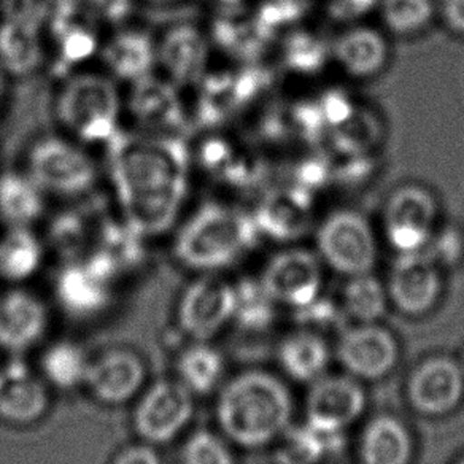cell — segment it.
<instances>
[{
    "mask_svg": "<svg viewBox=\"0 0 464 464\" xmlns=\"http://www.w3.org/2000/svg\"><path fill=\"white\" fill-rule=\"evenodd\" d=\"M45 259L44 242L27 226H8L0 236V280L21 286L39 274Z\"/></svg>",
    "mask_w": 464,
    "mask_h": 464,
    "instance_id": "cell-26",
    "label": "cell"
},
{
    "mask_svg": "<svg viewBox=\"0 0 464 464\" xmlns=\"http://www.w3.org/2000/svg\"><path fill=\"white\" fill-rule=\"evenodd\" d=\"M439 204L425 187L404 185L392 193L383 210V232L398 255L420 253L438 229Z\"/></svg>",
    "mask_w": 464,
    "mask_h": 464,
    "instance_id": "cell-10",
    "label": "cell"
},
{
    "mask_svg": "<svg viewBox=\"0 0 464 464\" xmlns=\"http://www.w3.org/2000/svg\"><path fill=\"white\" fill-rule=\"evenodd\" d=\"M459 364H461V368H463V371H464V352H463V355H461V360H459Z\"/></svg>",
    "mask_w": 464,
    "mask_h": 464,
    "instance_id": "cell-46",
    "label": "cell"
},
{
    "mask_svg": "<svg viewBox=\"0 0 464 464\" xmlns=\"http://www.w3.org/2000/svg\"><path fill=\"white\" fill-rule=\"evenodd\" d=\"M45 191L27 174H0V219L31 227L45 213Z\"/></svg>",
    "mask_w": 464,
    "mask_h": 464,
    "instance_id": "cell-29",
    "label": "cell"
},
{
    "mask_svg": "<svg viewBox=\"0 0 464 464\" xmlns=\"http://www.w3.org/2000/svg\"><path fill=\"white\" fill-rule=\"evenodd\" d=\"M150 4H158V5H166V4H175V2H180V0H147Z\"/></svg>",
    "mask_w": 464,
    "mask_h": 464,
    "instance_id": "cell-45",
    "label": "cell"
},
{
    "mask_svg": "<svg viewBox=\"0 0 464 464\" xmlns=\"http://www.w3.org/2000/svg\"><path fill=\"white\" fill-rule=\"evenodd\" d=\"M464 396V371L449 356H432L413 371L407 398L413 411L440 417L455 411Z\"/></svg>",
    "mask_w": 464,
    "mask_h": 464,
    "instance_id": "cell-19",
    "label": "cell"
},
{
    "mask_svg": "<svg viewBox=\"0 0 464 464\" xmlns=\"http://www.w3.org/2000/svg\"><path fill=\"white\" fill-rule=\"evenodd\" d=\"M52 328V312L45 301L23 286H10L0 295V350L23 356L44 343Z\"/></svg>",
    "mask_w": 464,
    "mask_h": 464,
    "instance_id": "cell-14",
    "label": "cell"
},
{
    "mask_svg": "<svg viewBox=\"0 0 464 464\" xmlns=\"http://www.w3.org/2000/svg\"><path fill=\"white\" fill-rule=\"evenodd\" d=\"M175 318L188 341H212L234 318V284L219 274H199L181 291Z\"/></svg>",
    "mask_w": 464,
    "mask_h": 464,
    "instance_id": "cell-9",
    "label": "cell"
},
{
    "mask_svg": "<svg viewBox=\"0 0 464 464\" xmlns=\"http://www.w3.org/2000/svg\"><path fill=\"white\" fill-rule=\"evenodd\" d=\"M120 272L102 253L90 250L69 259L54 278V297L61 310L73 320L103 315L115 297Z\"/></svg>",
    "mask_w": 464,
    "mask_h": 464,
    "instance_id": "cell-6",
    "label": "cell"
},
{
    "mask_svg": "<svg viewBox=\"0 0 464 464\" xmlns=\"http://www.w3.org/2000/svg\"><path fill=\"white\" fill-rule=\"evenodd\" d=\"M375 0H337L341 14H362L364 10H368Z\"/></svg>",
    "mask_w": 464,
    "mask_h": 464,
    "instance_id": "cell-43",
    "label": "cell"
},
{
    "mask_svg": "<svg viewBox=\"0 0 464 464\" xmlns=\"http://www.w3.org/2000/svg\"><path fill=\"white\" fill-rule=\"evenodd\" d=\"M91 356L82 343L72 339L48 342L39 358V374L48 387L58 392L84 388Z\"/></svg>",
    "mask_w": 464,
    "mask_h": 464,
    "instance_id": "cell-28",
    "label": "cell"
},
{
    "mask_svg": "<svg viewBox=\"0 0 464 464\" xmlns=\"http://www.w3.org/2000/svg\"><path fill=\"white\" fill-rule=\"evenodd\" d=\"M278 304L267 293L259 278H242L234 284V318L232 323L248 333L271 328L277 318Z\"/></svg>",
    "mask_w": 464,
    "mask_h": 464,
    "instance_id": "cell-32",
    "label": "cell"
},
{
    "mask_svg": "<svg viewBox=\"0 0 464 464\" xmlns=\"http://www.w3.org/2000/svg\"><path fill=\"white\" fill-rule=\"evenodd\" d=\"M91 223L82 212L59 213L52 225L53 246L69 259L80 258L90 236ZM86 253V252H84Z\"/></svg>",
    "mask_w": 464,
    "mask_h": 464,
    "instance_id": "cell-36",
    "label": "cell"
},
{
    "mask_svg": "<svg viewBox=\"0 0 464 464\" xmlns=\"http://www.w3.org/2000/svg\"><path fill=\"white\" fill-rule=\"evenodd\" d=\"M323 261L315 253L290 248L274 256L261 274V284L278 305L299 309L322 295Z\"/></svg>",
    "mask_w": 464,
    "mask_h": 464,
    "instance_id": "cell-16",
    "label": "cell"
},
{
    "mask_svg": "<svg viewBox=\"0 0 464 464\" xmlns=\"http://www.w3.org/2000/svg\"><path fill=\"white\" fill-rule=\"evenodd\" d=\"M149 385V366L140 353L128 347H111L91 356L84 390L99 404H130Z\"/></svg>",
    "mask_w": 464,
    "mask_h": 464,
    "instance_id": "cell-11",
    "label": "cell"
},
{
    "mask_svg": "<svg viewBox=\"0 0 464 464\" xmlns=\"http://www.w3.org/2000/svg\"><path fill=\"white\" fill-rule=\"evenodd\" d=\"M282 459L285 464H322L335 457L345 445L343 432L326 431L310 423L285 432Z\"/></svg>",
    "mask_w": 464,
    "mask_h": 464,
    "instance_id": "cell-30",
    "label": "cell"
},
{
    "mask_svg": "<svg viewBox=\"0 0 464 464\" xmlns=\"http://www.w3.org/2000/svg\"><path fill=\"white\" fill-rule=\"evenodd\" d=\"M390 303L406 315H425L442 295L440 267L425 253L398 255L387 282Z\"/></svg>",
    "mask_w": 464,
    "mask_h": 464,
    "instance_id": "cell-18",
    "label": "cell"
},
{
    "mask_svg": "<svg viewBox=\"0 0 464 464\" xmlns=\"http://www.w3.org/2000/svg\"><path fill=\"white\" fill-rule=\"evenodd\" d=\"M333 56L350 77H374L388 64L390 45L385 35L374 27L356 26L335 40Z\"/></svg>",
    "mask_w": 464,
    "mask_h": 464,
    "instance_id": "cell-23",
    "label": "cell"
},
{
    "mask_svg": "<svg viewBox=\"0 0 464 464\" xmlns=\"http://www.w3.org/2000/svg\"><path fill=\"white\" fill-rule=\"evenodd\" d=\"M217 4H219L221 7H236V5H239L242 0H215Z\"/></svg>",
    "mask_w": 464,
    "mask_h": 464,
    "instance_id": "cell-44",
    "label": "cell"
},
{
    "mask_svg": "<svg viewBox=\"0 0 464 464\" xmlns=\"http://www.w3.org/2000/svg\"><path fill=\"white\" fill-rule=\"evenodd\" d=\"M335 355L347 374L358 381H379L390 374L400 360L398 341L377 323H356L342 329Z\"/></svg>",
    "mask_w": 464,
    "mask_h": 464,
    "instance_id": "cell-13",
    "label": "cell"
},
{
    "mask_svg": "<svg viewBox=\"0 0 464 464\" xmlns=\"http://www.w3.org/2000/svg\"><path fill=\"white\" fill-rule=\"evenodd\" d=\"M175 379L196 396L217 393L225 383V356L210 341H188L175 356Z\"/></svg>",
    "mask_w": 464,
    "mask_h": 464,
    "instance_id": "cell-25",
    "label": "cell"
},
{
    "mask_svg": "<svg viewBox=\"0 0 464 464\" xmlns=\"http://www.w3.org/2000/svg\"><path fill=\"white\" fill-rule=\"evenodd\" d=\"M45 58V42L35 16H5L0 23V67L14 77H27Z\"/></svg>",
    "mask_w": 464,
    "mask_h": 464,
    "instance_id": "cell-22",
    "label": "cell"
},
{
    "mask_svg": "<svg viewBox=\"0 0 464 464\" xmlns=\"http://www.w3.org/2000/svg\"><path fill=\"white\" fill-rule=\"evenodd\" d=\"M360 464H411L413 439L393 415H377L364 426L358 444Z\"/></svg>",
    "mask_w": 464,
    "mask_h": 464,
    "instance_id": "cell-24",
    "label": "cell"
},
{
    "mask_svg": "<svg viewBox=\"0 0 464 464\" xmlns=\"http://www.w3.org/2000/svg\"><path fill=\"white\" fill-rule=\"evenodd\" d=\"M27 175L46 194L80 198L96 187L99 169L77 140L44 137L27 153Z\"/></svg>",
    "mask_w": 464,
    "mask_h": 464,
    "instance_id": "cell-5",
    "label": "cell"
},
{
    "mask_svg": "<svg viewBox=\"0 0 464 464\" xmlns=\"http://www.w3.org/2000/svg\"><path fill=\"white\" fill-rule=\"evenodd\" d=\"M259 237L256 221L236 207L208 202L191 213L175 232L172 255L198 274H219L239 261Z\"/></svg>",
    "mask_w": 464,
    "mask_h": 464,
    "instance_id": "cell-3",
    "label": "cell"
},
{
    "mask_svg": "<svg viewBox=\"0 0 464 464\" xmlns=\"http://www.w3.org/2000/svg\"><path fill=\"white\" fill-rule=\"evenodd\" d=\"M293 415L290 390L276 375L248 369L232 375L217 392L215 420L229 444L261 449L288 431Z\"/></svg>",
    "mask_w": 464,
    "mask_h": 464,
    "instance_id": "cell-2",
    "label": "cell"
},
{
    "mask_svg": "<svg viewBox=\"0 0 464 464\" xmlns=\"http://www.w3.org/2000/svg\"><path fill=\"white\" fill-rule=\"evenodd\" d=\"M180 464H236L231 444L221 432L199 430L188 434L180 449Z\"/></svg>",
    "mask_w": 464,
    "mask_h": 464,
    "instance_id": "cell-35",
    "label": "cell"
},
{
    "mask_svg": "<svg viewBox=\"0 0 464 464\" xmlns=\"http://www.w3.org/2000/svg\"><path fill=\"white\" fill-rule=\"evenodd\" d=\"M208 54L206 34L191 23L172 24L156 40V64L180 90L198 86L207 73Z\"/></svg>",
    "mask_w": 464,
    "mask_h": 464,
    "instance_id": "cell-20",
    "label": "cell"
},
{
    "mask_svg": "<svg viewBox=\"0 0 464 464\" xmlns=\"http://www.w3.org/2000/svg\"><path fill=\"white\" fill-rule=\"evenodd\" d=\"M423 253L440 269L457 266L464 256L463 236L453 226H444L434 231Z\"/></svg>",
    "mask_w": 464,
    "mask_h": 464,
    "instance_id": "cell-39",
    "label": "cell"
},
{
    "mask_svg": "<svg viewBox=\"0 0 464 464\" xmlns=\"http://www.w3.org/2000/svg\"><path fill=\"white\" fill-rule=\"evenodd\" d=\"M105 149L121 219L143 239L168 234L189 191L187 143L180 136L121 130Z\"/></svg>",
    "mask_w": 464,
    "mask_h": 464,
    "instance_id": "cell-1",
    "label": "cell"
},
{
    "mask_svg": "<svg viewBox=\"0 0 464 464\" xmlns=\"http://www.w3.org/2000/svg\"><path fill=\"white\" fill-rule=\"evenodd\" d=\"M196 396L172 379L149 383L134 401L132 428L139 440L164 447L180 439L193 423Z\"/></svg>",
    "mask_w": 464,
    "mask_h": 464,
    "instance_id": "cell-8",
    "label": "cell"
},
{
    "mask_svg": "<svg viewBox=\"0 0 464 464\" xmlns=\"http://www.w3.org/2000/svg\"><path fill=\"white\" fill-rule=\"evenodd\" d=\"M259 234L272 239H296L307 226V206L296 194H278L263 202L253 217Z\"/></svg>",
    "mask_w": 464,
    "mask_h": 464,
    "instance_id": "cell-31",
    "label": "cell"
},
{
    "mask_svg": "<svg viewBox=\"0 0 464 464\" xmlns=\"http://www.w3.org/2000/svg\"><path fill=\"white\" fill-rule=\"evenodd\" d=\"M123 96L109 73H72L54 99L59 124L82 145L107 147L123 130Z\"/></svg>",
    "mask_w": 464,
    "mask_h": 464,
    "instance_id": "cell-4",
    "label": "cell"
},
{
    "mask_svg": "<svg viewBox=\"0 0 464 464\" xmlns=\"http://www.w3.org/2000/svg\"><path fill=\"white\" fill-rule=\"evenodd\" d=\"M5 16H35L37 0H0Z\"/></svg>",
    "mask_w": 464,
    "mask_h": 464,
    "instance_id": "cell-42",
    "label": "cell"
},
{
    "mask_svg": "<svg viewBox=\"0 0 464 464\" xmlns=\"http://www.w3.org/2000/svg\"><path fill=\"white\" fill-rule=\"evenodd\" d=\"M381 14L392 33L412 35L430 24L434 5L432 0H382Z\"/></svg>",
    "mask_w": 464,
    "mask_h": 464,
    "instance_id": "cell-34",
    "label": "cell"
},
{
    "mask_svg": "<svg viewBox=\"0 0 464 464\" xmlns=\"http://www.w3.org/2000/svg\"><path fill=\"white\" fill-rule=\"evenodd\" d=\"M0 99H2V96H0Z\"/></svg>",
    "mask_w": 464,
    "mask_h": 464,
    "instance_id": "cell-48",
    "label": "cell"
},
{
    "mask_svg": "<svg viewBox=\"0 0 464 464\" xmlns=\"http://www.w3.org/2000/svg\"><path fill=\"white\" fill-rule=\"evenodd\" d=\"M331 352L320 333L301 329L285 337L278 347V362L285 374L299 383H314L326 374Z\"/></svg>",
    "mask_w": 464,
    "mask_h": 464,
    "instance_id": "cell-27",
    "label": "cell"
},
{
    "mask_svg": "<svg viewBox=\"0 0 464 464\" xmlns=\"http://www.w3.org/2000/svg\"><path fill=\"white\" fill-rule=\"evenodd\" d=\"M293 315L303 329H310L316 333L323 329H343L342 323L343 318H347L342 305L328 297H323L322 295L307 305L293 310Z\"/></svg>",
    "mask_w": 464,
    "mask_h": 464,
    "instance_id": "cell-38",
    "label": "cell"
},
{
    "mask_svg": "<svg viewBox=\"0 0 464 464\" xmlns=\"http://www.w3.org/2000/svg\"><path fill=\"white\" fill-rule=\"evenodd\" d=\"M335 130H337L335 140L339 149L348 153L364 151L369 145H372L377 140V124L374 118L356 110L347 121L339 124Z\"/></svg>",
    "mask_w": 464,
    "mask_h": 464,
    "instance_id": "cell-37",
    "label": "cell"
},
{
    "mask_svg": "<svg viewBox=\"0 0 464 464\" xmlns=\"http://www.w3.org/2000/svg\"><path fill=\"white\" fill-rule=\"evenodd\" d=\"M316 255L345 277L369 274L379 256L374 229L362 213L339 208L316 229Z\"/></svg>",
    "mask_w": 464,
    "mask_h": 464,
    "instance_id": "cell-7",
    "label": "cell"
},
{
    "mask_svg": "<svg viewBox=\"0 0 464 464\" xmlns=\"http://www.w3.org/2000/svg\"><path fill=\"white\" fill-rule=\"evenodd\" d=\"M124 110L143 132L180 136L187 128V105L181 99L180 88L166 77L151 73L130 83Z\"/></svg>",
    "mask_w": 464,
    "mask_h": 464,
    "instance_id": "cell-12",
    "label": "cell"
},
{
    "mask_svg": "<svg viewBox=\"0 0 464 464\" xmlns=\"http://www.w3.org/2000/svg\"><path fill=\"white\" fill-rule=\"evenodd\" d=\"M101 59L113 80L134 83L156 65V40L140 29H121L101 46Z\"/></svg>",
    "mask_w": 464,
    "mask_h": 464,
    "instance_id": "cell-21",
    "label": "cell"
},
{
    "mask_svg": "<svg viewBox=\"0 0 464 464\" xmlns=\"http://www.w3.org/2000/svg\"><path fill=\"white\" fill-rule=\"evenodd\" d=\"M457 464H464V457L461 458V459H459Z\"/></svg>",
    "mask_w": 464,
    "mask_h": 464,
    "instance_id": "cell-47",
    "label": "cell"
},
{
    "mask_svg": "<svg viewBox=\"0 0 464 464\" xmlns=\"http://www.w3.org/2000/svg\"><path fill=\"white\" fill-rule=\"evenodd\" d=\"M109 464H164L160 450L155 445L143 440L121 447L111 457Z\"/></svg>",
    "mask_w": 464,
    "mask_h": 464,
    "instance_id": "cell-40",
    "label": "cell"
},
{
    "mask_svg": "<svg viewBox=\"0 0 464 464\" xmlns=\"http://www.w3.org/2000/svg\"><path fill=\"white\" fill-rule=\"evenodd\" d=\"M442 16L450 31L464 35V0H444Z\"/></svg>",
    "mask_w": 464,
    "mask_h": 464,
    "instance_id": "cell-41",
    "label": "cell"
},
{
    "mask_svg": "<svg viewBox=\"0 0 464 464\" xmlns=\"http://www.w3.org/2000/svg\"><path fill=\"white\" fill-rule=\"evenodd\" d=\"M52 388L21 356L0 366V421L26 428L37 425L52 409Z\"/></svg>",
    "mask_w": 464,
    "mask_h": 464,
    "instance_id": "cell-15",
    "label": "cell"
},
{
    "mask_svg": "<svg viewBox=\"0 0 464 464\" xmlns=\"http://www.w3.org/2000/svg\"><path fill=\"white\" fill-rule=\"evenodd\" d=\"M387 285L369 274L348 277L342 293V309L356 323H377L390 305Z\"/></svg>",
    "mask_w": 464,
    "mask_h": 464,
    "instance_id": "cell-33",
    "label": "cell"
},
{
    "mask_svg": "<svg viewBox=\"0 0 464 464\" xmlns=\"http://www.w3.org/2000/svg\"><path fill=\"white\" fill-rule=\"evenodd\" d=\"M362 381L352 375L324 374L310 383L305 398V421L326 431L343 432L366 409Z\"/></svg>",
    "mask_w": 464,
    "mask_h": 464,
    "instance_id": "cell-17",
    "label": "cell"
}]
</instances>
